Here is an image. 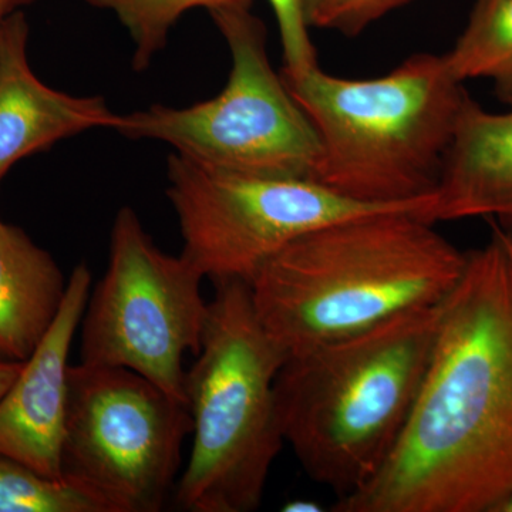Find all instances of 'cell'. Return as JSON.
<instances>
[{
	"mask_svg": "<svg viewBox=\"0 0 512 512\" xmlns=\"http://www.w3.org/2000/svg\"><path fill=\"white\" fill-rule=\"evenodd\" d=\"M512 490V262L491 231L441 302L402 436L335 512H490Z\"/></svg>",
	"mask_w": 512,
	"mask_h": 512,
	"instance_id": "obj_1",
	"label": "cell"
},
{
	"mask_svg": "<svg viewBox=\"0 0 512 512\" xmlns=\"http://www.w3.org/2000/svg\"><path fill=\"white\" fill-rule=\"evenodd\" d=\"M420 214L332 222L269 258L249 284L266 332L293 355L439 305L460 281L467 254Z\"/></svg>",
	"mask_w": 512,
	"mask_h": 512,
	"instance_id": "obj_2",
	"label": "cell"
},
{
	"mask_svg": "<svg viewBox=\"0 0 512 512\" xmlns=\"http://www.w3.org/2000/svg\"><path fill=\"white\" fill-rule=\"evenodd\" d=\"M441 302L293 353L279 370L285 443L306 474L338 498L375 476L402 436L436 342Z\"/></svg>",
	"mask_w": 512,
	"mask_h": 512,
	"instance_id": "obj_3",
	"label": "cell"
},
{
	"mask_svg": "<svg viewBox=\"0 0 512 512\" xmlns=\"http://www.w3.org/2000/svg\"><path fill=\"white\" fill-rule=\"evenodd\" d=\"M282 79L319 137L313 181L362 204L433 200L468 97L444 55L416 53L375 79L332 76L319 66Z\"/></svg>",
	"mask_w": 512,
	"mask_h": 512,
	"instance_id": "obj_4",
	"label": "cell"
},
{
	"mask_svg": "<svg viewBox=\"0 0 512 512\" xmlns=\"http://www.w3.org/2000/svg\"><path fill=\"white\" fill-rule=\"evenodd\" d=\"M214 285L185 375L194 443L175 500L190 512H251L285 444L275 380L289 353L266 332L247 282Z\"/></svg>",
	"mask_w": 512,
	"mask_h": 512,
	"instance_id": "obj_5",
	"label": "cell"
},
{
	"mask_svg": "<svg viewBox=\"0 0 512 512\" xmlns=\"http://www.w3.org/2000/svg\"><path fill=\"white\" fill-rule=\"evenodd\" d=\"M210 15L231 53L222 92L188 107L154 104L120 114L114 131L130 140L160 141L221 170L313 180L319 137L269 62L264 22L251 10Z\"/></svg>",
	"mask_w": 512,
	"mask_h": 512,
	"instance_id": "obj_6",
	"label": "cell"
},
{
	"mask_svg": "<svg viewBox=\"0 0 512 512\" xmlns=\"http://www.w3.org/2000/svg\"><path fill=\"white\" fill-rule=\"evenodd\" d=\"M191 431L187 404L133 370L70 366L62 476L107 512L163 510Z\"/></svg>",
	"mask_w": 512,
	"mask_h": 512,
	"instance_id": "obj_7",
	"label": "cell"
},
{
	"mask_svg": "<svg viewBox=\"0 0 512 512\" xmlns=\"http://www.w3.org/2000/svg\"><path fill=\"white\" fill-rule=\"evenodd\" d=\"M202 279L190 259L154 244L133 208H121L109 266L84 311L82 363L133 370L187 404L184 359L200 352L208 313Z\"/></svg>",
	"mask_w": 512,
	"mask_h": 512,
	"instance_id": "obj_8",
	"label": "cell"
},
{
	"mask_svg": "<svg viewBox=\"0 0 512 512\" xmlns=\"http://www.w3.org/2000/svg\"><path fill=\"white\" fill-rule=\"evenodd\" d=\"M167 195L185 258L212 282L248 285L269 258L313 229L379 211L423 214L431 204H362L308 178L235 173L174 151L167 160Z\"/></svg>",
	"mask_w": 512,
	"mask_h": 512,
	"instance_id": "obj_9",
	"label": "cell"
},
{
	"mask_svg": "<svg viewBox=\"0 0 512 512\" xmlns=\"http://www.w3.org/2000/svg\"><path fill=\"white\" fill-rule=\"evenodd\" d=\"M92 272L80 264L52 326L0 399V453L50 478L62 476L69 355L90 298Z\"/></svg>",
	"mask_w": 512,
	"mask_h": 512,
	"instance_id": "obj_10",
	"label": "cell"
},
{
	"mask_svg": "<svg viewBox=\"0 0 512 512\" xmlns=\"http://www.w3.org/2000/svg\"><path fill=\"white\" fill-rule=\"evenodd\" d=\"M28 42L25 13L0 23V183L22 158L119 123L103 97L73 96L43 83L30 67Z\"/></svg>",
	"mask_w": 512,
	"mask_h": 512,
	"instance_id": "obj_11",
	"label": "cell"
},
{
	"mask_svg": "<svg viewBox=\"0 0 512 512\" xmlns=\"http://www.w3.org/2000/svg\"><path fill=\"white\" fill-rule=\"evenodd\" d=\"M477 217L512 242V107L488 111L468 94L423 220Z\"/></svg>",
	"mask_w": 512,
	"mask_h": 512,
	"instance_id": "obj_12",
	"label": "cell"
},
{
	"mask_svg": "<svg viewBox=\"0 0 512 512\" xmlns=\"http://www.w3.org/2000/svg\"><path fill=\"white\" fill-rule=\"evenodd\" d=\"M67 281L49 252L0 218V362H25L52 326Z\"/></svg>",
	"mask_w": 512,
	"mask_h": 512,
	"instance_id": "obj_13",
	"label": "cell"
},
{
	"mask_svg": "<svg viewBox=\"0 0 512 512\" xmlns=\"http://www.w3.org/2000/svg\"><path fill=\"white\" fill-rule=\"evenodd\" d=\"M444 59L458 82L490 80L498 99L512 107V0H474Z\"/></svg>",
	"mask_w": 512,
	"mask_h": 512,
	"instance_id": "obj_14",
	"label": "cell"
},
{
	"mask_svg": "<svg viewBox=\"0 0 512 512\" xmlns=\"http://www.w3.org/2000/svg\"><path fill=\"white\" fill-rule=\"evenodd\" d=\"M92 8L109 10L119 19L133 42V69L150 67L154 57L167 45L175 23L192 9L251 10L255 0H83Z\"/></svg>",
	"mask_w": 512,
	"mask_h": 512,
	"instance_id": "obj_15",
	"label": "cell"
},
{
	"mask_svg": "<svg viewBox=\"0 0 512 512\" xmlns=\"http://www.w3.org/2000/svg\"><path fill=\"white\" fill-rule=\"evenodd\" d=\"M0 512H107L89 491L0 453Z\"/></svg>",
	"mask_w": 512,
	"mask_h": 512,
	"instance_id": "obj_16",
	"label": "cell"
},
{
	"mask_svg": "<svg viewBox=\"0 0 512 512\" xmlns=\"http://www.w3.org/2000/svg\"><path fill=\"white\" fill-rule=\"evenodd\" d=\"M414 0H305L309 26L356 37Z\"/></svg>",
	"mask_w": 512,
	"mask_h": 512,
	"instance_id": "obj_17",
	"label": "cell"
},
{
	"mask_svg": "<svg viewBox=\"0 0 512 512\" xmlns=\"http://www.w3.org/2000/svg\"><path fill=\"white\" fill-rule=\"evenodd\" d=\"M278 23L285 67L282 74L299 77L318 67V55L309 35L305 0H268Z\"/></svg>",
	"mask_w": 512,
	"mask_h": 512,
	"instance_id": "obj_18",
	"label": "cell"
},
{
	"mask_svg": "<svg viewBox=\"0 0 512 512\" xmlns=\"http://www.w3.org/2000/svg\"><path fill=\"white\" fill-rule=\"evenodd\" d=\"M25 362H0V399L15 382Z\"/></svg>",
	"mask_w": 512,
	"mask_h": 512,
	"instance_id": "obj_19",
	"label": "cell"
},
{
	"mask_svg": "<svg viewBox=\"0 0 512 512\" xmlns=\"http://www.w3.org/2000/svg\"><path fill=\"white\" fill-rule=\"evenodd\" d=\"M35 2L36 0H0V23L15 13L23 12V9Z\"/></svg>",
	"mask_w": 512,
	"mask_h": 512,
	"instance_id": "obj_20",
	"label": "cell"
},
{
	"mask_svg": "<svg viewBox=\"0 0 512 512\" xmlns=\"http://www.w3.org/2000/svg\"><path fill=\"white\" fill-rule=\"evenodd\" d=\"M285 512H322L323 507L312 500H292L282 505Z\"/></svg>",
	"mask_w": 512,
	"mask_h": 512,
	"instance_id": "obj_21",
	"label": "cell"
},
{
	"mask_svg": "<svg viewBox=\"0 0 512 512\" xmlns=\"http://www.w3.org/2000/svg\"><path fill=\"white\" fill-rule=\"evenodd\" d=\"M490 512H512V490L507 495H504Z\"/></svg>",
	"mask_w": 512,
	"mask_h": 512,
	"instance_id": "obj_22",
	"label": "cell"
},
{
	"mask_svg": "<svg viewBox=\"0 0 512 512\" xmlns=\"http://www.w3.org/2000/svg\"><path fill=\"white\" fill-rule=\"evenodd\" d=\"M491 231L494 232V234H497V237L501 239V242H503L505 251H507L508 256H510L511 262H512V242L510 239L505 238L503 234H501L500 231H498L497 228L494 227V225H491Z\"/></svg>",
	"mask_w": 512,
	"mask_h": 512,
	"instance_id": "obj_23",
	"label": "cell"
}]
</instances>
